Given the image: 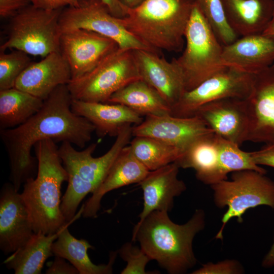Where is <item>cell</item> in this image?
<instances>
[{"mask_svg":"<svg viewBox=\"0 0 274 274\" xmlns=\"http://www.w3.org/2000/svg\"><path fill=\"white\" fill-rule=\"evenodd\" d=\"M73 98L67 85L55 88L44 100L41 109L16 127L0 130L8 154L10 180L16 191L38 170V160L31 153L35 145L45 139L68 142L83 148L95 131L94 125L71 109Z\"/></svg>","mask_w":274,"mask_h":274,"instance_id":"6da1fadb","label":"cell"},{"mask_svg":"<svg viewBox=\"0 0 274 274\" xmlns=\"http://www.w3.org/2000/svg\"><path fill=\"white\" fill-rule=\"evenodd\" d=\"M167 212L154 211L133 230L132 241L152 260L170 274L186 273L196 263L193 250L195 236L205 226V213L195 210L192 217L184 224L173 222Z\"/></svg>","mask_w":274,"mask_h":274,"instance_id":"7a4b0ae2","label":"cell"},{"mask_svg":"<svg viewBox=\"0 0 274 274\" xmlns=\"http://www.w3.org/2000/svg\"><path fill=\"white\" fill-rule=\"evenodd\" d=\"M56 143L45 139L33 146L38 160L36 178L28 179L21 193L27 207L34 232L53 234L67 222L61 211V188L68 175Z\"/></svg>","mask_w":274,"mask_h":274,"instance_id":"3957f363","label":"cell"},{"mask_svg":"<svg viewBox=\"0 0 274 274\" xmlns=\"http://www.w3.org/2000/svg\"><path fill=\"white\" fill-rule=\"evenodd\" d=\"M194 0H145L120 21L153 52L182 51Z\"/></svg>","mask_w":274,"mask_h":274,"instance_id":"277c9868","label":"cell"},{"mask_svg":"<svg viewBox=\"0 0 274 274\" xmlns=\"http://www.w3.org/2000/svg\"><path fill=\"white\" fill-rule=\"evenodd\" d=\"M132 130L131 126L124 128L109 151L98 157L92 156L97 147L96 143L78 151L72 144L61 143L58 153L68 175V185L61 198L60 209L67 222L76 217L83 199L88 194H92L103 182L122 149L129 144Z\"/></svg>","mask_w":274,"mask_h":274,"instance_id":"5b68a950","label":"cell"},{"mask_svg":"<svg viewBox=\"0 0 274 274\" xmlns=\"http://www.w3.org/2000/svg\"><path fill=\"white\" fill-rule=\"evenodd\" d=\"M185 39L183 52L174 58L182 74L186 92L227 66L222 60L223 45L195 3Z\"/></svg>","mask_w":274,"mask_h":274,"instance_id":"8992f818","label":"cell"},{"mask_svg":"<svg viewBox=\"0 0 274 274\" xmlns=\"http://www.w3.org/2000/svg\"><path fill=\"white\" fill-rule=\"evenodd\" d=\"M62 9L46 10L29 4L9 18L7 40L0 51L13 49L45 57L60 52L59 18Z\"/></svg>","mask_w":274,"mask_h":274,"instance_id":"52a82bcc","label":"cell"},{"mask_svg":"<svg viewBox=\"0 0 274 274\" xmlns=\"http://www.w3.org/2000/svg\"><path fill=\"white\" fill-rule=\"evenodd\" d=\"M211 187L216 206L227 207L216 239H223L224 229L230 219L236 217L239 223H242L243 216L248 210L262 205L274 209V181L260 172H233L230 180H224Z\"/></svg>","mask_w":274,"mask_h":274,"instance_id":"ba28073f","label":"cell"},{"mask_svg":"<svg viewBox=\"0 0 274 274\" xmlns=\"http://www.w3.org/2000/svg\"><path fill=\"white\" fill-rule=\"evenodd\" d=\"M141 79L132 50L118 48L93 70L67 85L73 99L106 102L128 83Z\"/></svg>","mask_w":274,"mask_h":274,"instance_id":"9c48e42d","label":"cell"},{"mask_svg":"<svg viewBox=\"0 0 274 274\" xmlns=\"http://www.w3.org/2000/svg\"><path fill=\"white\" fill-rule=\"evenodd\" d=\"M59 24L62 32L85 29L114 40L120 49L153 52L126 30L101 0H78L76 5L62 9Z\"/></svg>","mask_w":274,"mask_h":274,"instance_id":"30bf717a","label":"cell"},{"mask_svg":"<svg viewBox=\"0 0 274 274\" xmlns=\"http://www.w3.org/2000/svg\"><path fill=\"white\" fill-rule=\"evenodd\" d=\"M254 75L232 67H226L194 89L185 92L170 109V115L179 117L194 116L208 102L226 98L246 99L249 96Z\"/></svg>","mask_w":274,"mask_h":274,"instance_id":"8fae6325","label":"cell"},{"mask_svg":"<svg viewBox=\"0 0 274 274\" xmlns=\"http://www.w3.org/2000/svg\"><path fill=\"white\" fill-rule=\"evenodd\" d=\"M60 47L73 80L91 71L119 46L114 40L95 32L76 28L62 32Z\"/></svg>","mask_w":274,"mask_h":274,"instance_id":"7c38bea8","label":"cell"},{"mask_svg":"<svg viewBox=\"0 0 274 274\" xmlns=\"http://www.w3.org/2000/svg\"><path fill=\"white\" fill-rule=\"evenodd\" d=\"M246 100L249 116L247 141L274 143V63L254 75Z\"/></svg>","mask_w":274,"mask_h":274,"instance_id":"4fadbf2b","label":"cell"},{"mask_svg":"<svg viewBox=\"0 0 274 274\" xmlns=\"http://www.w3.org/2000/svg\"><path fill=\"white\" fill-rule=\"evenodd\" d=\"M194 116L216 134L238 146L247 141L249 116L246 99L226 98L201 106Z\"/></svg>","mask_w":274,"mask_h":274,"instance_id":"5bb4252c","label":"cell"},{"mask_svg":"<svg viewBox=\"0 0 274 274\" xmlns=\"http://www.w3.org/2000/svg\"><path fill=\"white\" fill-rule=\"evenodd\" d=\"M29 214L21 194L11 183L0 193V248L6 254L22 247L34 233Z\"/></svg>","mask_w":274,"mask_h":274,"instance_id":"9a60e30c","label":"cell"},{"mask_svg":"<svg viewBox=\"0 0 274 274\" xmlns=\"http://www.w3.org/2000/svg\"><path fill=\"white\" fill-rule=\"evenodd\" d=\"M132 52L141 79L153 87L171 109L186 92L182 74L174 58L168 61L160 54L143 49Z\"/></svg>","mask_w":274,"mask_h":274,"instance_id":"2e32d148","label":"cell"},{"mask_svg":"<svg viewBox=\"0 0 274 274\" xmlns=\"http://www.w3.org/2000/svg\"><path fill=\"white\" fill-rule=\"evenodd\" d=\"M214 132L197 116L179 117L170 114L146 116L141 123L132 127V136L155 139L183 149L197 137Z\"/></svg>","mask_w":274,"mask_h":274,"instance_id":"e0dca14e","label":"cell"},{"mask_svg":"<svg viewBox=\"0 0 274 274\" xmlns=\"http://www.w3.org/2000/svg\"><path fill=\"white\" fill-rule=\"evenodd\" d=\"M32 62L18 77L14 87L45 100L58 86L72 80L70 66L60 52Z\"/></svg>","mask_w":274,"mask_h":274,"instance_id":"ac0fdd59","label":"cell"},{"mask_svg":"<svg viewBox=\"0 0 274 274\" xmlns=\"http://www.w3.org/2000/svg\"><path fill=\"white\" fill-rule=\"evenodd\" d=\"M222 60L225 66L257 74L273 64L274 39L262 33L242 37L223 46Z\"/></svg>","mask_w":274,"mask_h":274,"instance_id":"d6986e66","label":"cell"},{"mask_svg":"<svg viewBox=\"0 0 274 274\" xmlns=\"http://www.w3.org/2000/svg\"><path fill=\"white\" fill-rule=\"evenodd\" d=\"M179 166L175 162L150 171L140 183L143 192V209L138 223L154 211L169 212L175 197L186 189L185 183L178 179Z\"/></svg>","mask_w":274,"mask_h":274,"instance_id":"ffe728a7","label":"cell"},{"mask_svg":"<svg viewBox=\"0 0 274 274\" xmlns=\"http://www.w3.org/2000/svg\"><path fill=\"white\" fill-rule=\"evenodd\" d=\"M71 109L75 114L89 121L100 138L106 135L116 137L126 127L139 124L144 120L139 113L118 104L73 99Z\"/></svg>","mask_w":274,"mask_h":274,"instance_id":"44dd1931","label":"cell"},{"mask_svg":"<svg viewBox=\"0 0 274 274\" xmlns=\"http://www.w3.org/2000/svg\"><path fill=\"white\" fill-rule=\"evenodd\" d=\"M134 156L129 144L124 147L111 167L105 179L83 206L84 218H95L101 200L107 193L133 183H139L149 173Z\"/></svg>","mask_w":274,"mask_h":274,"instance_id":"7402d4cb","label":"cell"},{"mask_svg":"<svg viewBox=\"0 0 274 274\" xmlns=\"http://www.w3.org/2000/svg\"><path fill=\"white\" fill-rule=\"evenodd\" d=\"M218 138L214 132L197 137L175 162L180 168L194 169L197 179L205 184L211 186L228 179L219 162Z\"/></svg>","mask_w":274,"mask_h":274,"instance_id":"603a6c76","label":"cell"},{"mask_svg":"<svg viewBox=\"0 0 274 274\" xmlns=\"http://www.w3.org/2000/svg\"><path fill=\"white\" fill-rule=\"evenodd\" d=\"M227 21L238 36L261 34L274 13V0H221Z\"/></svg>","mask_w":274,"mask_h":274,"instance_id":"cb8c5ba5","label":"cell"},{"mask_svg":"<svg viewBox=\"0 0 274 274\" xmlns=\"http://www.w3.org/2000/svg\"><path fill=\"white\" fill-rule=\"evenodd\" d=\"M68 222L61 229L57 238L53 243L52 252L55 256H59L68 261L78 270L79 274H110L113 273V265L117 252H112L108 264L96 265L88 255V250L94 247L85 239H77L70 232L67 227L77 217Z\"/></svg>","mask_w":274,"mask_h":274,"instance_id":"d4e9b609","label":"cell"},{"mask_svg":"<svg viewBox=\"0 0 274 274\" xmlns=\"http://www.w3.org/2000/svg\"><path fill=\"white\" fill-rule=\"evenodd\" d=\"M106 103L124 105L142 116L170 115V107L162 96L142 79L132 81L113 93Z\"/></svg>","mask_w":274,"mask_h":274,"instance_id":"484cf974","label":"cell"},{"mask_svg":"<svg viewBox=\"0 0 274 274\" xmlns=\"http://www.w3.org/2000/svg\"><path fill=\"white\" fill-rule=\"evenodd\" d=\"M62 228L53 234L35 232L25 245L12 253L3 263L16 274L41 273L45 261L54 255L52 245Z\"/></svg>","mask_w":274,"mask_h":274,"instance_id":"4316f807","label":"cell"},{"mask_svg":"<svg viewBox=\"0 0 274 274\" xmlns=\"http://www.w3.org/2000/svg\"><path fill=\"white\" fill-rule=\"evenodd\" d=\"M43 103L44 100L15 87L0 90V130L24 123Z\"/></svg>","mask_w":274,"mask_h":274,"instance_id":"83f0119b","label":"cell"},{"mask_svg":"<svg viewBox=\"0 0 274 274\" xmlns=\"http://www.w3.org/2000/svg\"><path fill=\"white\" fill-rule=\"evenodd\" d=\"M129 145L136 159L153 171L176 162L182 151L173 146L148 136H135Z\"/></svg>","mask_w":274,"mask_h":274,"instance_id":"f1b7e54d","label":"cell"},{"mask_svg":"<svg viewBox=\"0 0 274 274\" xmlns=\"http://www.w3.org/2000/svg\"><path fill=\"white\" fill-rule=\"evenodd\" d=\"M218 146L220 166L226 176L230 173L246 170L266 174L264 168L254 162L251 152L242 150L237 144L219 136Z\"/></svg>","mask_w":274,"mask_h":274,"instance_id":"f546056e","label":"cell"},{"mask_svg":"<svg viewBox=\"0 0 274 274\" xmlns=\"http://www.w3.org/2000/svg\"><path fill=\"white\" fill-rule=\"evenodd\" d=\"M223 46L232 43L238 36L229 26L221 0H194Z\"/></svg>","mask_w":274,"mask_h":274,"instance_id":"4dcf8cb0","label":"cell"},{"mask_svg":"<svg viewBox=\"0 0 274 274\" xmlns=\"http://www.w3.org/2000/svg\"><path fill=\"white\" fill-rule=\"evenodd\" d=\"M29 54L14 49L9 53L0 51V90L14 87L16 80L32 63Z\"/></svg>","mask_w":274,"mask_h":274,"instance_id":"1f68e13d","label":"cell"},{"mask_svg":"<svg viewBox=\"0 0 274 274\" xmlns=\"http://www.w3.org/2000/svg\"><path fill=\"white\" fill-rule=\"evenodd\" d=\"M118 253L121 258L127 262L126 266L121 272V274L157 273L146 270V266L151 259L141 247L127 243L121 247Z\"/></svg>","mask_w":274,"mask_h":274,"instance_id":"d6a6232c","label":"cell"},{"mask_svg":"<svg viewBox=\"0 0 274 274\" xmlns=\"http://www.w3.org/2000/svg\"><path fill=\"white\" fill-rule=\"evenodd\" d=\"M244 269L235 259H226L217 263L208 262L193 271L192 274H241Z\"/></svg>","mask_w":274,"mask_h":274,"instance_id":"836d02e7","label":"cell"},{"mask_svg":"<svg viewBox=\"0 0 274 274\" xmlns=\"http://www.w3.org/2000/svg\"><path fill=\"white\" fill-rule=\"evenodd\" d=\"M251 155L256 164L274 168V143L266 144L259 150L251 152Z\"/></svg>","mask_w":274,"mask_h":274,"instance_id":"e575fe53","label":"cell"},{"mask_svg":"<svg viewBox=\"0 0 274 274\" xmlns=\"http://www.w3.org/2000/svg\"><path fill=\"white\" fill-rule=\"evenodd\" d=\"M30 3L29 0H0L1 17L10 18Z\"/></svg>","mask_w":274,"mask_h":274,"instance_id":"d590c367","label":"cell"},{"mask_svg":"<svg viewBox=\"0 0 274 274\" xmlns=\"http://www.w3.org/2000/svg\"><path fill=\"white\" fill-rule=\"evenodd\" d=\"M64 258L55 256L54 260L48 265L46 270L47 274H78L77 268L71 263L69 264Z\"/></svg>","mask_w":274,"mask_h":274,"instance_id":"8d00e7d4","label":"cell"},{"mask_svg":"<svg viewBox=\"0 0 274 274\" xmlns=\"http://www.w3.org/2000/svg\"><path fill=\"white\" fill-rule=\"evenodd\" d=\"M36 7L46 10L62 9L72 5V0H29Z\"/></svg>","mask_w":274,"mask_h":274,"instance_id":"74e56055","label":"cell"},{"mask_svg":"<svg viewBox=\"0 0 274 274\" xmlns=\"http://www.w3.org/2000/svg\"><path fill=\"white\" fill-rule=\"evenodd\" d=\"M72 5L77 4L78 0H72ZM108 7L111 13L116 17L122 18L125 17L129 9L121 3L119 0H101Z\"/></svg>","mask_w":274,"mask_h":274,"instance_id":"f35d334b","label":"cell"},{"mask_svg":"<svg viewBox=\"0 0 274 274\" xmlns=\"http://www.w3.org/2000/svg\"><path fill=\"white\" fill-rule=\"evenodd\" d=\"M261 265L264 268L274 266V240L270 249L263 258Z\"/></svg>","mask_w":274,"mask_h":274,"instance_id":"ab89813d","label":"cell"},{"mask_svg":"<svg viewBox=\"0 0 274 274\" xmlns=\"http://www.w3.org/2000/svg\"><path fill=\"white\" fill-rule=\"evenodd\" d=\"M262 34L274 39V13L270 22Z\"/></svg>","mask_w":274,"mask_h":274,"instance_id":"60d3db41","label":"cell"},{"mask_svg":"<svg viewBox=\"0 0 274 274\" xmlns=\"http://www.w3.org/2000/svg\"><path fill=\"white\" fill-rule=\"evenodd\" d=\"M145 0H119L125 6L129 8H133L143 3Z\"/></svg>","mask_w":274,"mask_h":274,"instance_id":"b9f144b4","label":"cell"}]
</instances>
